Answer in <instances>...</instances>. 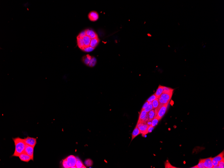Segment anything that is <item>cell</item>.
<instances>
[{
	"label": "cell",
	"mask_w": 224,
	"mask_h": 168,
	"mask_svg": "<svg viewBox=\"0 0 224 168\" xmlns=\"http://www.w3.org/2000/svg\"><path fill=\"white\" fill-rule=\"evenodd\" d=\"M15 145V151L13 154V156L18 157L20 154L24 152L26 144L24 139L20 137L13 138Z\"/></svg>",
	"instance_id": "6da1fadb"
},
{
	"label": "cell",
	"mask_w": 224,
	"mask_h": 168,
	"mask_svg": "<svg viewBox=\"0 0 224 168\" xmlns=\"http://www.w3.org/2000/svg\"><path fill=\"white\" fill-rule=\"evenodd\" d=\"M168 105V104H164L158 109H155L156 117H157L159 119H161L166 112Z\"/></svg>",
	"instance_id": "7a4b0ae2"
},
{
	"label": "cell",
	"mask_w": 224,
	"mask_h": 168,
	"mask_svg": "<svg viewBox=\"0 0 224 168\" xmlns=\"http://www.w3.org/2000/svg\"><path fill=\"white\" fill-rule=\"evenodd\" d=\"M137 126L140 130L141 134L145 135L148 133V128L149 126L147 125L145 123H138Z\"/></svg>",
	"instance_id": "3957f363"
},
{
	"label": "cell",
	"mask_w": 224,
	"mask_h": 168,
	"mask_svg": "<svg viewBox=\"0 0 224 168\" xmlns=\"http://www.w3.org/2000/svg\"><path fill=\"white\" fill-rule=\"evenodd\" d=\"M66 159L67 161V164L68 168H72L75 166L77 161V158L75 156L70 155L66 158Z\"/></svg>",
	"instance_id": "277c9868"
},
{
	"label": "cell",
	"mask_w": 224,
	"mask_h": 168,
	"mask_svg": "<svg viewBox=\"0 0 224 168\" xmlns=\"http://www.w3.org/2000/svg\"><path fill=\"white\" fill-rule=\"evenodd\" d=\"M24 142L27 145L35 147L37 144V139L28 137L24 139Z\"/></svg>",
	"instance_id": "5b68a950"
},
{
	"label": "cell",
	"mask_w": 224,
	"mask_h": 168,
	"mask_svg": "<svg viewBox=\"0 0 224 168\" xmlns=\"http://www.w3.org/2000/svg\"><path fill=\"white\" fill-rule=\"evenodd\" d=\"M34 148L32 146L26 144L24 152L30 156L32 158V160L34 159Z\"/></svg>",
	"instance_id": "8992f818"
},
{
	"label": "cell",
	"mask_w": 224,
	"mask_h": 168,
	"mask_svg": "<svg viewBox=\"0 0 224 168\" xmlns=\"http://www.w3.org/2000/svg\"><path fill=\"white\" fill-rule=\"evenodd\" d=\"M88 18L91 21H96L99 19V14L96 11H91L89 13Z\"/></svg>",
	"instance_id": "52a82bcc"
},
{
	"label": "cell",
	"mask_w": 224,
	"mask_h": 168,
	"mask_svg": "<svg viewBox=\"0 0 224 168\" xmlns=\"http://www.w3.org/2000/svg\"><path fill=\"white\" fill-rule=\"evenodd\" d=\"M18 157L20 158V160L22 161L25 162H28L31 160H32V158L30 156H29L25 152L22 153L20 154Z\"/></svg>",
	"instance_id": "ba28073f"
},
{
	"label": "cell",
	"mask_w": 224,
	"mask_h": 168,
	"mask_svg": "<svg viewBox=\"0 0 224 168\" xmlns=\"http://www.w3.org/2000/svg\"><path fill=\"white\" fill-rule=\"evenodd\" d=\"M204 164L205 168H212L213 167L211 157L204 159Z\"/></svg>",
	"instance_id": "9c48e42d"
},
{
	"label": "cell",
	"mask_w": 224,
	"mask_h": 168,
	"mask_svg": "<svg viewBox=\"0 0 224 168\" xmlns=\"http://www.w3.org/2000/svg\"><path fill=\"white\" fill-rule=\"evenodd\" d=\"M85 31L86 35L89 36L92 39L98 37V35L94 31L89 29L85 30Z\"/></svg>",
	"instance_id": "30bf717a"
},
{
	"label": "cell",
	"mask_w": 224,
	"mask_h": 168,
	"mask_svg": "<svg viewBox=\"0 0 224 168\" xmlns=\"http://www.w3.org/2000/svg\"><path fill=\"white\" fill-rule=\"evenodd\" d=\"M83 41L85 47L90 46V43L92 39L89 36L86 35L83 37H82Z\"/></svg>",
	"instance_id": "8fae6325"
},
{
	"label": "cell",
	"mask_w": 224,
	"mask_h": 168,
	"mask_svg": "<svg viewBox=\"0 0 224 168\" xmlns=\"http://www.w3.org/2000/svg\"><path fill=\"white\" fill-rule=\"evenodd\" d=\"M76 39H77V45H78V47L81 49L82 50L83 49L85 48V47L84 43L83 41L82 38L77 36V37H76Z\"/></svg>",
	"instance_id": "7c38bea8"
},
{
	"label": "cell",
	"mask_w": 224,
	"mask_h": 168,
	"mask_svg": "<svg viewBox=\"0 0 224 168\" xmlns=\"http://www.w3.org/2000/svg\"><path fill=\"white\" fill-rule=\"evenodd\" d=\"M147 115L148 117L149 120L152 121V120L156 117L155 110L154 109H153L149 112H147Z\"/></svg>",
	"instance_id": "4fadbf2b"
},
{
	"label": "cell",
	"mask_w": 224,
	"mask_h": 168,
	"mask_svg": "<svg viewBox=\"0 0 224 168\" xmlns=\"http://www.w3.org/2000/svg\"><path fill=\"white\" fill-rule=\"evenodd\" d=\"M147 114V112L144 109H142L141 111L140 112V115H139V119L138 123H140V122L144 123V120Z\"/></svg>",
	"instance_id": "5bb4252c"
},
{
	"label": "cell",
	"mask_w": 224,
	"mask_h": 168,
	"mask_svg": "<svg viewBox=\"0 0 224 168\" xmlns=\"http://www.w3.org/2000/svg\"><path fill=\"white\" fill-rule=\"evenodd\" d=\"M92 57L90 56L89 54L86 55L84 56L82 58V61L85 65L88 66L89 64L90 63Z\"/></svg>",
	"instance_id": "9a60e30c"
},
{
	"label": "cell",
	"mask_w": 224,
	"mask_h": 168,
	"mask_svg": "<svg viewBox=\"0 0 224 168\" xmlns=\"http://www.w3.org/2000/svg\"><path fill=\"white\" fill-rule=\"evenodd\" d=\"M163 87L161 85H159L156 92L154 94L156 96L157 98H158L162 94L163 92Z\"/></svg>",
	"instance_id": "2e32d148"
},
{
	"label": "cell",
	"mask_w": 224,
	"mask_h": 168,
	"mask_svg": "<svg viewBox=\"0 0 224 168\" xmlns=\"http://www.w3.org/2000/svg\"><path fill=\"white\" fill-rule=\"evenodd\" d=\"M152 106L153 109H157L162 105L160 104L158 101V99L156 98L152 102Z\"/></svg>",
	"instance_id": "e0dca14e"
},
{
	"label": "cell",
	"mask_w": 224,
	"mask_h": 168,
	"mask_svg": "<svg viewBox=\"0 0 224 168\" xmlns=\"http://www.w3.org/2000/svg\"><path fill=\"white\" fill-rule=\"evenodd\" d=\"M172 94H167L163 93L160 96V98L164 100L170 101L172 97Z\"/></svg>",
	"instance_id": "ac0fdd59"
},
{
	"label": "cell",
	"mask_w": 224,
	"mask_h": 168,
	"mask_svg": "<svg viewBox=\"0 0 224 168\" xmlns=\"http://www.w3.org/2000/svg\"><path fill=\"white\" fill-rule=\"evenodd\" d=\"M99 42V40L98 38H96L93 39L91 41V43L90 44V46L91 47L93 48H95L98 45V43Z\"/></svg>",
	"instance_id": "d6986e66"
},
{
	"label": "cell",
	"mask_w": 224,
	"mask_h": 168,
	"mask_svg": "<svg viewBox=\"0 0 224 168\" xmlns=\"http://www.w3.org/2000/svg\"><path fill=\"white\" fill-rule=\"evenodd\" d=\"M140 134H141V133H140V130L139 129L137 126H136V127L134 128V130L133 131V133H132V138L131 141L133 140V139H134L135 137Z\"/></svg>",
	"instance_id": "ffe728a7"
},
{
	"label": "cell",
	"mask_w": 224,
	"mask_h": 168,
	"mask_svg": "<svg viewBox=\"0 0 224 168\" xmlns=\"http://www.w3.org/2000/svg\"><path fill=\"white\" fill-rule=\"evenodd\" d=\"M224 151L221 153L220 154L216 156L214 158H212V160H215L218 162H220L222 160L224 159Z\"/></svg>",
	"instance_id": "44dd1931"
},
{
	"label": "cell",
	"mask_w": 224,
	"mask_h": 168,
	"mask_svg": "<svg viewBox=\"0 0 224 168\" xmlns=\"http://www.w3.org/2000/svg\"><path fill=\"white\" fill-rule=\"evenodd\" d=\"M174 89L170 88L163 87V93H167V94H172Z\"/></svg>",
	"instance_id": "7402d4cb"
},
{
	"label": "cell",
	"mask_w": 224,
	"mask_h": 168,
	"mask_svg": "<svg viewBox=\"0 0 224 168\" xmlns=\"http://www.w3.org/2000/svg\"><path fill=\"white\" fill-rule=\"evenodd\" d=\"M97 62L96 59L95 57H92L90 63L89 64L88 66L90 67H93L95 66Z\"/></svg>",
	"instance_id": "603a6c76"
},
{
	"label": "cell",
	"mask_w": 224,
	"mask_h": 168,
	"mask_svg": "<svg viewBox=\"0 0 224 168\" xmlns=\"http://www.w3.org/2000/svg\"><path fill=\"white\" fill-rule=\"evenodd\" d=\"M160 119L158 118L157 117H155L152 120V124L151 126L153 127H155V126L158 123L159 121L160 120Z\"/></svg>",
	"instance_id": "cb8c5ba5"
},
{
	"label": "cell",
	"mask_w": 224,
	"mask_h": 168,
	"mask_svg": "<svg viewBox=\"0 0 224 168\" xmlns=\"http://www.w3.org/2000/svg\"><path fill=\"white\" fill-rule=\"evenodd\" d=\"M75 166L76 167V168H83V167H84V166L82 161L79 159H77V161H76Z\"/></svg>",
	"instance_id": "d4e9b609"
},
{
	"label": "cell",
	"mask_w": 224,
	"mask_h": 168,
	"mask_svg": "<svg viewBox=\"0 0 224 168\" xmlns=\"http://www.w3.org/2000/svg\"><path fill=\"white\" fill-rule=\"evenodd\" d=\"M204 159H201L199 161V163L197 165L198 168H205L204 164Z\"/></svg>",
	"instance_id": "484cf974"
},
{
	"label": "cell",
	"mask_w": 224,
	"mask_h": 168,
	"mask_svg": "<svg viewBox=\"0 0 224 168\" xmlns=\"http://www.w3.org/2000/svg\"><path fill=\"white\" fill-rule=\"evenodd\" d=\"M95 49V48H93L91 46H89L88 47H85L84 49H83L82 50L84 52L89 53V52H91L92 51Z\"/></svg>",
	"instance_id": "4316f807"
},
{
	"label": "cell",
	"mask_w": 224,
	"mask_h": 168,
	"mask_svg": "<svg viewBox=\"0 0 224 168\" xmlns=\"http://www.w3.org/2000/svg\"><path fill=\"white\" fill-rule=\"evenodd\" d=\"M153 109V106H152V102H149V105H148V107L144 109V110L147 112H148Z\"/></svg>",
	"instance_id": "83f0119b"
},
{
	"label": "cell",
	"mask_w": 224,
	"mask_h": 168,
	"mask_svg": "<svg viewBox=\"0 0 224 168\" xmlns=\"http://www.w3.org/2000/svg\"><path fill=\"white\" fill-rule=\"evenodd\" d=\"M158 99V101H159V103H160V104H161V105H164V104H168V103L170 102V101L164 100L162 99L161 98H160V97H159Z\"/></svg>",
	"instance_id": "f1b7e54d"
},
{
	"label": "cell",
	"mask_w": 224,
	"mask_h": 168,
	"mask_svg": "<svg viewBox=\"0 0 224 168\" xmlns=\"http://www.w3.org/2000/svg\"><path fill=\"white\" fill-rule=\"evenodd\" d=\"M165 167L166 168H175L176 167L171 165L168 160L166 161L165 163Z\"/></svg>",
	"instance_id": "f546056e"
},
{
	"label": "cell",
	"mask_w": 224,
	"mask_h": 168,
	"mask_svg": "<svg viewBox=\"0 0 224 168\" xmlns=\"http://www.w3.org/2000/svg\"><path fill=\"white\" fill-rule=\"evenodd\" d=\"M85 165L87 166H91L92 165L93 162L90 159L86 160L85 162Z\"/></svg>",
	"instance_id": "4dcf8cb0"
},
{
	"label": "cell",
	"mask_w": 224,
	"mask_h": 168,
	"mask_svg": "<svg viewBox=\"0 0 224 168\" xmlns=\"http://www.w3.org/2000/svg\"><path fill=\"white\" fill-rule=\"evenodd\" d=\"M157 98L156 96L155 95L153 94V95L151 96H150L149 98L147 99V101L148 102H152V101L156 99Z\"/></svg>",
	"instance_id": "1f68e13d"
},
{
	"label": "cell",
	"mask_w": 224,
	"mask_h": 168,
	"mask_svg": "<svg viewBox=\"0 0 224 168\" xmlns=\"http://www.w3.org/2000/svg\"><path fill=\"white\" fill-rule=\"evenodd\" d=\"M218 165L220 166V168H224V159L219 162Z\"/></svg>",
	"instance_id": "d6a6232c"
},
{
	"label": "cell",
	"mask_w": 224,
	"mask_h": 168,
	"mask_svg": "<svg viewBox=\"0 0 224 168\" xmlns=\"http://www.w3.org/2000/svg\"><path fill=\"white\" fill-rule=\"evenodd\" d=\"M63 166L64 168H68L67 164V161H66V159L63 160Z\"/></svg>",
	"instance_id": "836d02e7"
},
{
	"label": "cell",
	"mask_w": 224,
	"mask_h": 168,
	"mask_svg": "<svg viewBox=\"0 0 224 168\" xmlns=\"http://www.w3.org/2000/svg\"><path fill=\"white\" fill-rule=\"evenodd\" d=\"M149 102H148L147 101H146V102L144 103V105H143V106L142 109H145L146 108H147L148 107V105H149Z\"/></svg>",
	"instance_id": "e575fe53"
},
{
	"label": "cell",
	"mask_w": 224,
	"mask_h": 168,
	"mask_svg": "<svg viewBox=\"0 0 224 168\" xmlns=\"http://www.w3.org/2000/svg\"><path fill=\"white\" fill-rule=\"evenodd\" d=\"M153 128L154 127H152L151 125L149 126L148 128V133L151 132H152V130L153 129Z\"/></svg>",
	"instance_id": "d590c367"
},
{
	"label": "cell",
	"mask_w": 224,
	"mask_h": 168,
	"mask_svg": "<svg viewBox=\"0 0 224 168\" xmlns=\"http://www.w3.org/2000/svg\"><path fill=\"white\" fill-rule=\"evenodd\" d=\"M198 168V167H197V165H196V166H193V167H192V168Z\"/></svg>",
	"instance_id": "8d00e7d4"
}]
</instances>
